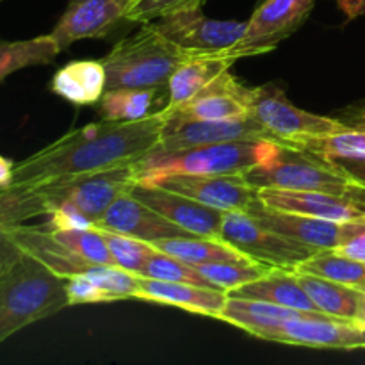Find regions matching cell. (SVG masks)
<instances>
[{
    "instance_id": "1",
    "label": "cell",
    "mask_w": 365,
    "mask_h": 365,
    "mask_svg": "<svg viewBox=\"0 0 365 365\" xmlns=\"http://www.w3.org/2000/svg\"><path fill=\"white\" fill-rule=\"evenodd\" d=\"M170 110L135 121H106L75 128L21 163L11 185L39 187L50 182L135 164L157 146Z\"/></svg>"
},
{
    "instance_id": "2",
    "label": "cell",
    "mask_w": 365,
    "mask_h": 365,
    "mask_svg": "<svg viewBox=\"0 0 365 365\" xmlns=\"http://www.w3.org/2000/svg\"><path fill=\"white\" fill-rule=\"evenodd\" d=\"M66 307V278L24 255L0 274V344Z\"/></svg>"
},
{
    "instance_id": "3",
    "label": "cell",
    "mask_w": 365,
    "mask_h": 365,
    "mask_svg": "<svg viewBox=\"0 0 365 365\" xmlns=\"http://www.w3.org/2000/svg\"><path fill=\"white\" fill-rule=\"evenodd\" d=\"M138 184L135 164L109 168L39 185L48 203L46 225L57 228L95 227L110 205Z\"/></svg>"
},
{
    "instance_id": "4",
    "label": "cell",
    "mask_w": 365,
    "mask_h": 365,
    "mask_svg": "<svg viewBox=\"0 0 365 365\" xmlns=\"http://www.w3.org/2000/svg\"><path fill=\"white\" fill-rule=\"evenodd\" d=\"M280 143L241 139L192 146L177 152H150L135 163L138 180L164 175H245L277 157Z\"/></svg>"
},
{
    "instance_id": "5",
    "label": "cell",
    "mask_w": 365,
    "mask_h": 365,
    "mask_svg": "<svg viewBox=\"0 0 365 365\" xmlns=\"http://www.w3.org/2000/svg\"><path fill=\"white\" fill-rule=\"evenodd\" d=\"M185 56L187 52L160 34L152 21L143 24L139 31L118 41L102 57L107 89L166 88Z\"/></svg>"
},
{
    "instance_id": "6",
    "label": "cell",
    "mask_w": 365,
    "mask_h": 365,
    "mask_svg": "<svg viewBox=\"0 0 365 365\" xmlns=\"http://www.w3.org/2000/svg\"><path fill=\"white\" fill-rule=\"evenodd\" d=\"M242 177L257 189L324 191L335 195L364 189L334 160L287 145H280L273 160L253 168Z\"/></svg>"
},
{
    "instance_id": "7",
    "label": "cell",
    "mask_w": 365,
    "mask_h": 365,
    "mask_svg": "<svg viewBox=\"0 0 365 365\" xmlns=\"http://www.w3.org/2000/svg\"><path fill=\"white\" fill-rule=\"evenodd\" d=\"M250 116L280 145L298 146L309 139L327 138L342 128L335 116H321L296 107L277 84L250 89Z\"/></svg>"
},
{
    "instance_id": "8",
    "label": "cell",
    "mask_w": 365,
    "mask_h": 365,
    "mask_svg": "<svg viewBox=\"0 0 365 365\" xmlns=\"http://www.w3.org/2000/svg\"><path fill=\"white\" fill-rule=\"evenodd\" d=\"M316 0H259L239 41L225 50L232 61L273 52L307 21Z\"/></svg>"
},
{
    "instance_id": "9",
    "label": "cell",
    "mask_w": 365,
    "mask_h": 365,
    "mask_svg": "<svg viewBox=\"0 0 365 365\" xmlns=\"http://www.w3.org/2000/svg\"><path fill=\"white\" fill-rule=\"evenodd\" d=\"M220 239L250 259L289 271H294L317 252L312 246L262 227L246 212H225Z\"/></svg>"
},
{
    "instance_id": "10",
    "label": "cell",
    "mask_w": 365,
    "mask_h": 365,
    "mask_svg": "<svg viewBox=\"0 0 365 365\" xmlns=\"http://www.w3.org/2000/svg\"><path fill=\"white\" fill-rule=\"evenodd\" d=\"M138 182L159 185L225 212L248 214L262 203L260 189L253 187L242 175H164Z\"/></svg>"
},
{
    "instance_id": "11",
    "label": "cell",
    "mask_w": 365,
    "mask_h": 365,
    "mask_svg": "<svg viewBox=\"0 0 365 365\" xmlns=\"http://www.w3.org/2000/svg\"><path fill=\"white\" fill-rule=\"evenodd\" d=\"M160 34L187 53L225 52L242 36L246 21L216 20L202 9L178 11L152 21Z\"/></svg>"
},
{
    "instance_id": "12",
    "label": "cell",
    "mask_w": 365,
    "mask_h": 365,
    "mask_svg": "<svg viewBox=\"0 0 365 365\" xmlns=\"http://www.w3.org/2000/svg\"><path fill=\"white\" fill-rule=\"evenodd\" d=\"M241 139L274 141L253 116L234 118V120H182L170 114L160 130L159 143L152 152H177L192 146L241 141Z\"/></svg>"
},
{
    "instance_id": "13",
    "label": "cell",
    "mask_w": 365,
    "mask_h": 365,
    "mask_svg": "<svg viewBox=\"0 0 365 365\" xmlns=\"http://www.w3.org/2000/svg\"><path fill=\"white\" fill-rule=\"evenodd\" d=\"M132 4V0H70L50 36L61 52L82 39L106 38L121 20H127Z\"/></svg>"
},
{
    "instance_id": "14",
    "label": "cell",
    "mask_w": 365,
    "mask_h": 365,
    "mask_svg": "<svg viewBox=\"0 0 365 365\" xmlns=\"http://www.w3.org/2000/svg\"><path fill=\"white\" fill-rule=\"evenodd\" d=\"M130 192L139 202L146 203L150 209L159 212L166 220L173 221L189 234L202 235V237H220L221 235L225 210L207 207L189 196L168 191L159 185L145 184V182H138Z\"/></svg>"
},
{
    "instance_id": "15",
    "label": "cell",
    "mask_w": 365,
    "mask_h": 365,
    "mask_svg": "<svg viewBox=\"0 0 365 365\" xmlns=\"http://www.w3.org/2000/svg\"><path fill=\"white\" fill-rule=\"evenodd\" d=\"M260 200L266 207L303 216L334 221H351L365 217V187L348 195L324 191H287L260 189Z\"/></svg>"
},
{
    "instance_id": "16",
    "label": "cell",
    "mask_w": 365,
    "mask_h": 365,
    "mask_svg": "<svg viewBox=\"0 0 365 365\" xmlns=\"http://www.w3.org/2000/svg\"><path fill=\"white\" fill-rule=\"evenodd\" d=\"M250 216L262 227L282 235L312 246L316 250H337L346 241L351 228V221H334L323 217L303 216V214L274 210L259 203L250 210Z\"/></svg>"
},
{
    "instance_id": "17",
    "label": "cell",
    "mask_w": 365,
    "mask_h": 365,
    "mask_svg": "<svg viewBox=\"0 0 365 365\" xmlns=\"http://www.w3.org/2000/svg\"><path fill=\"white\" fill-rule=\"evenodd\" d=\"M102 230L118 232V234L130 235V237L141 239V241L155 245L159 241L177 237H191L192 234L185 232L173 221L166 220L150 209L146 203L139 202L132 192L121 195L113 205L107 209L102 220L95 225Z\"/></svg>"
},
{
    "instance_id": "18",
    "label": "cell",
    "mask_w": 365,
    "mask_h": 365,
    "mask_svg": "<svg viewBox=\"0 0 365 365\" xmlns=\"http://www.w3.org/2000/svg\"><path fill=\"white\" fill-rule=\"evenodd\" d=\"M250 89L228 70L189 102L170 110V114L182 120H234L250 116Z\"/></svg>"
},
{
    "instance_id": "19",
    "label": "cell",
    "mask_w": 365,
    "mask_h": 365,
    "mask_svg": "<svg viewBox=\"0 0 365 365\" xmlns=\"http://www.w3.org/2000/svg\"><path fill=\"white\" fill-rule=\"evenodd\" d=\"M38 216H48L41 187L7 185L0 189V274L25 255L13 239V228Z\"/></svg>"
},
{
    "instance_id": "20",
    "label": "cell",
    "mask_w": 365,
    "mask_h": 365,
    "mask_svg": "<svg viewBox=\"0 0 365 365\" xmlns=\"http://www.w3.org/2000/svg\"><path fill=\"white\" fill-rule=\"evenodd\" d=\"M135 299L177 307V309L187 310V312L217 319L228 302V292L221 291V289L184 284V282H166L139 277Z\"/></svg>"
},
{
    "instance_id": "21",
    "label": "cell",
    "mask_w": 365,
    "mask_h": 365,
    "mask_svg": "<svg viewBox=\"0 0 365 365\" xmlns=\"http://www.w3.org/2000/svg\"><path fill=\"white\" fill-rule=\"evenodd\" d=\"M234 63L235 61L225 56L223 52L187 53L168 81L166 109L173 110L180 107L182 103L189 102L192 96L198 95L203 88H207L214 78L230 70Z\"/></svg>"
},
{
    "instance_id": "22",
    "label": "cell",
    "mask_w": 365,
    "mask_h": 365,
    "mask_svg": "<svg viewBox=\"0 0 365 365\" xmlns=\"http://www.w3.org/2000/svg\"><path fill=\"white\" fill-rule=\"evenodd\" d=\"M13 239L25 255L34 257L43 266L63 278L84 273L93 267V264L86 262L66 246L61 245L45 225H16L13 228Z\"/></svg>"
},
{
    "instance_id": "23",
    "label": "cell",
    "mask_w": 365,
    "mask_h": 365,
    "mask_svg": "<svg viewBox=\"0 0 365 365\" xmlns=\"http://www.w3.org/2000/svg\"><path fill=\"white\" fill-rule=\"evenodd\" d=\"M334 116L341 121V130L327 138L309 139L294 148L307 150L324 159H339V157L365 159V98L342 107Z\"/></svg>"
},
{
    "instance_id": "24",
    "label": "cell",
    "mask_w": 365,
    "mask_h": 365,
    "mask_svg": "<svg viewBox=\"0 0 365 365\" xmlns=\"http://www.w3.org/2000/svg\"><path fill=\"white\" fill-rule=\"evenodd\" d=\"M50 89L75 106L98 103L107 89V73L102 59L71 61L53 73Z\"/></svg>"
},
{
    "instance_id": "25",
    "label": "cell",
    "mask_w": 365,
    "mask_h": 365,
    "mask_svg": "<svg viewBox=\"0 0 365 365\" xmlns=\"http://www.w3.org/2000/svg\"><path fill=\"white\" fill-rule=\"evenodd\" d=\"M228 296L259 299V302L273 303V305H280L292 310H303V312H319L316 303L310 299V296L307 294L305 289L298 282L294 271L282 269V267H274L266 277L241 285L234 291H228Z\"/></svg>"
},
{
    "instance_id": "26",
    "label": "cell",
    "mask_w": 365,
    "mask_h": 365,
    "mask_svg": "<svg viewBox=\"0 0 365 365\" xmlns=\"http://www.w3.org/2000/svg\"><path fill=\"white\" fill-rule=\"evenodd\" d=\"M299 314H303V310L285 309V307L259 302V299L232 298V296H228L227 305H225L217 321H225L232 327L241 328L242 331L253 335V337L266 341L267 335L278 324L291 319V317L299 316Z\"/></svg>"
},
{
    "instance_id": "27",
    "label": "cell",
    "mask_w": 365,
    "mask_h": 365,
    "mask_svg": "<svg viewBox=\"0 0 365 365\" xmlns=\"http://www.w3.org/2000/svg\"><path fill=\"white\" fill-rule=\"evenodd\" d=\"M153 246L168 255H173L191 264V266L214 262H252L253 260L220 237L191 235V237L166 239V241L155 242Z\"/></svg>"
},
{
    "instance_id": "28",
    "label": "cell",
    "mask_w": 365,
    "mask_h": 365,
    "mask_svg": "<svg viewBox=\"0 0 365 365\" xmlns=\"http://www.w3.org/2000/svg\"><path fill=\"white\" fill-rule=\"evenodd\" d=\"M296 277L310 299L316 303L319 312L359 323V309L360 299H362V292L359 289L348 287V285L337 284V282L327 280L316 274L296 273Z\"/></svg>"
},
{
    "instance_id": "29",
    "label": "cell",
    "mask_w": 365,
    "mask_h": 365,
    "mask_svg": "<svg viewBox=\"0 0 365 365\" xmlns=\"http://www.w3.org/2000/svg\"><path fill=\"white\" fill-rule=\"evenodd\" d=\"M166 88L106 89L100 98V116L106 121H135L155 113L153 106Z\"/></svg>"
},
{
    "instance_id": "30",
    "label": "cell",
    "mask_w": 365,
    "mask_h": 365,
    "mask_svg": "<svg viewBox=\"0 0 365 365\" xmlns=\"http://www.w3.org/2000/svg\"><path fill=\"white\" fill-rule=\"evenodd\" d=\"M4 0H0V4ZM59 53L61 48L50 34L20 39V41L0 39V82L24 68L50 64Z\"/></svg>"
},
{
    "instance_id": "31",
    "label": "cell",
    "mask_w": 365,
    "mask_h": 365,
    "mask_svg": "<svg viewBox=\"0 0 365 365\" xmlns=\"http://www.w3.org/2000/svg\"><path fill=\"white\" fill-rule=\"evenodd\" d=\"M296 273L316 274L353 289L365 287V262L346 257L335 250H317L310 259L296 267Z\"/></svg>"
},
{
    "instance_id": "32",
    "label": "cell",
    "mask_w": 365,
    "mask_h": 365,
    "mask_svg": "<svg viewBox=\"0 0 365 365\" xmlns=\"http://www.w3.org/2000/svg\"><path fill=\"white\" fill-rule=\"evenodd\" d=\"M48 228L50 234L61 242V245L66 246L70 252H73L75 255L81 257L86 262L93 264V266H100V264H106V266H114L113 257H110L109 248H107V242L103 239V234L100 228L96 227H81V228H57L50 227V225L43 223Z\"/></svg>"
},
{
    "instance_id": "33",
    "label": "cell",
    "mask_w": 365,
    "mask_h": 365,
    "mask_svg": "<svg viewBox=\"0 0 365 365\" xmlns=\"http://www.w3.org/2000/svg\"><path fill=\"white\" fill-rule=\"evenodd\" d=\"M195 267L207 280H210L216 287L227 292L253 280H259L274 269V266L259 262V260H252V262H214Z\"/></svg>"
},
{
    "instance_id": "34",
    "label": "cell",
    "mask_w": 365,
    "mask_h": 365,
    "mask_svg": "<svg viewBox=\"0 0 365 365\" xmlns=\"http://www.w3.org/2000/svg\"><path fill=\"white\" fill-rule=\"evenodd\" d=\"M91 284L98 291L102 303L135 299L139 289V274L125 271L118 266H93L86 271Z\"/></svg>"
},
{
    "instance_id": "35",
    "label": "cell",
    "mask_w": 365,
    "mask_h": 365,
    "mask_svg": "<svg viewBox=\"0 0 365 365\" xmlns=\"http://www.w3.org/2000/svg\"><path fill=\"white\" fill-rule=\"evenodd\" d=\"M139 277L146 278H155V280H166V282H184V284H195L202 285V287L209 289H220L212 284L210 280H207L195 266L184 262V260L177 259L173 255H168V253L160 252L155 248V252L150 255L148 262L143 267L141 274ZM223 291V289H221Z\"/></svg>"
},
{
    "instance_id": "36",
    "label": "cell",
    "mask_w": 365,
    "mask_h": 365,
    "mask_svg": "<svg viewBox=\"0 0 365 365\" xmlns=\"http://www.w3.org/2000/svg\"><path fill=\"white\" fill-rule=\"evenodd\" d=\"M102 234L107 242V248L110 252V257H113L114 266L121 267L125 271H130L134 274H141L150 255L155 252V246L146 241H141V239L130 237V235L118 234V232L102 230Z\"/></svg>"
},
{
    "instance_id": "37",
    "label": "cell",
    "mask_w": 365,
    "mask_h": 365,
    "mask_svg": "<svg viewBox=\"0 0 365 365\" xmlns=\"http://www.w3.org/2000/svg\"><path fill=\"white\" fill-rule=\"evenodd\" d=\"M205 0H135L127 13V21L148 24L178 11L202 9Z\"/></svg>"
},
{
    "instance_id": "38",
    "label": "cell",
    "mask_w": 365,
    "mask_h": 365,
    "mask_svg": "<svg viewBox=\"0 0 365 365\" xmlns=\"http://www.w3.org/2000/svg\"><path fill=\"white\" fill-rule=\"evenodd\" d=\"M335 252L342 253L346 257H351L355 260H360V262H365V217L351 221L348 237Z\"/></svg>"
},
{
    "instance_id": "39",
    "label": "cell",
    "mask_w": 365,
    "mask_h": 365,
    "mask_svg": "<svg viewBox=\"0 0 365 365\" xmlns=\"http://www.w3.org/2000/svg\"><path fill=\"white\" fill-rule=\"evenodd\" d=\"M337 163L346 173L355 178L360 185L365 187V159H355V157H339V159H330Z\"/></svg>"
},
{
    "instance_id": "40",
    "label": "cell",
    "mask_w": 365,
    "mask_h": 365,
    "mask_svg": "<svg viewBox=\"0 0 365 365\" xmlns=\"http://www.w3.org/2000/svg\"><path fill=\"white\" fill-rule=\"evenodd\" d=\"M335 4L348 20L365 16V0H335Z\"/></svg>"
},
{
    "instance_id": "41",
    "label": "cell",
    "mask_w": 365,
    "mask_h": 365,
    "mask_svg": "<svg viewBox=\"0 0 365 365\" xmlns=\"http://www.w3.org/2000/svg\"><path fill=\"white\" fill-rule=\"evenodd\" d=\"M14 177V163L0 155V189L11 185Z\"/></svg>"
},
{
    "instance_id": "42",
    "label": "cell",
    "mask_w": 365,
    "mask_h": 365,
    "mask_svg": "<svg viewBox=\"0 0 365 365\" xmlns=\"http://www.w3.org/2000/svg\"><path fill=\"white\" fill-rule=\"evenodd\" d=\"M360 291H365V287H364V289H360Z\"/></svg>"
},
{
    "instance_id": "43",
    "label": "cell",
    "mask_w": 365,
    "mask_h": 365,
    "mask_svg": "<svg viewBox=\"0 0 365 365\" xmlns=\"http://www.w3.org/2000/svg\"><path fill=\"white\" fill-rule=\"evenodd\" d=\"M132 2H135V0H132Z\"/></svg>"
}]
</instances>
